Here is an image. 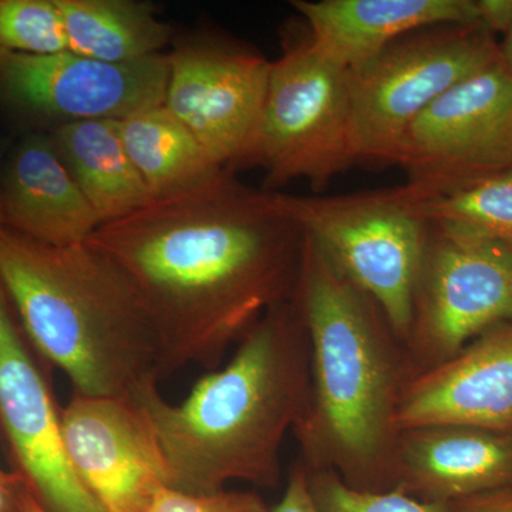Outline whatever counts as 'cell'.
I'll use <instances>...</instances> for the list:
<instances>
[{"label":"cell","instance_id":"cell-1","mask_svg":"<svg viewBox=\"0 0 512 512\" xmlns=\"http://www.w3.org/2000/svg\"><path fill=\"white\" fill-rule=\"evenodd\" d=\"M303 242L279 192L254 190L224 167L101 224L86 244L140 296L163 380L188 365L217 369L269 309L291 299Z\"/></svg>","mask_w":512,"mask_h":512},{"label":"cell","instance_id":"cell-2","mask_svg":"<svg viewBox=\"0 0 512 512\" xmlns=\"http://www.w3.org/2000/svg\"><path fill=\"white\" fill-rule=\"evenodd\" d=\"M293 298L311 350V387L292 433L309 470L356 490H393L400 394L410 376L403 343L367 293L306 237Z\"/></svg>","mask_w":512,"mask_h":512},{"label":"cell","instance_id":"cell-3","mask_svg":"<svg viewBox=\"0 0 512 512\" xmlns=\"http://www.w3.org/2000/svg\"><path fill=\"white\" fill-rule=\"evenodd\" d=\"M309 387L308 333L292 296L269 309L228 365L198 380L183 403H168L158 384L133 400L153 427L171 488L204 495L232 481L278 485L282 444L305 413Z\"/></svg>","mask_w":512,"mask_h":512},{"label":"cell","instance_id":"cell-4","mask_svg":"<svg viewBox=\"0 0 512 512\" xmlns=\"http://www.w3.org/2000/svg\"><path fill=\"white\" fill-rule=\"evenodd\" d=\"M0 284L23 332L74 394L133 400L161 382L160 346L127 276L89 244L52 247L0 227Z\"/></svg>","mask_w":512,"mask_h":512},{"label":"cell","instance_id":"cell-5","mask_svg":"<svg viewBox=\"0 0 512 512\" xmlns=\"http://www.w3.org/2000/svg\"><path fill=\"white\" fill-rule=\"evenodd\" d=\"M423 195L407 183L328 197L279 194L306 237L380 306L403 346L429 229L417 208Z\"/></svg>","mask_w":512,"mask_h":512},{"label":"cell","instance_id":"cell-6","mask_svg":"<svg viewBox=\"0 0 512 512\" xmlns=\"http://www.w3.org/2000/svg\"><path fill=\"white\" fill-rule=\"evenodd\" d=\"M498 43L480 22L427 26L349 70L355 164L393 165L414 119L448 90L497 63Z\"/></svg>","mask_w":512,"mask_h":512},{"label":"cell","instance_id":"cell-7","mask_svg":"<svg viewBox=\"0 0 512 512\" xmlns=\"http://www.w3.org/2000/svg\"><path fill=\"white\" fill-rule=\"evenodd\" d=\"M352 165L349 70L308 37L271 63L254 131L229 170L261 167L269 187L306 180L319 190Z\"/></svg>","mask_w":512,"mask_h":512},{"label":"cell","instance_id":"cell-8","mask_svg":"<svg viewBox=\"0 0 512 512\" xmlns=\"http://www.w3.org/2000/svg\"><path fill=\"white\" fill-rule=\"evenodd\" d=\"M507 322H512V249L463 225L429 221L404 342L412 375L446 362Z\"/></svg>","mask_w":512,"mask_h":512},{"label":"cell","instance_id":"cell-9","mask_svg":"<svg viewBox=\"0 0 512 512\" xmlns=\"http://www.w3.org/2000/svg\"><path fill=\"white\" fill-rule=\"evenodd\" d=\"M393 165L427 197L512 170V74L500 60L417 116L404 131Z\"/></svg>","mask_w":512,"mask_h":512},{"label":"cell","instance_id":"cell-10","mask_svg":"<svg viewBox=\"0 0 512 512\" xmlns=\"http://www.w3.org/2000/svg\"><path fill=\"white\" fill-rule=\"evenodd\" d=\"M0 284V434L13 474L47 512H106L73 470L62 407Z\"/></svg>","mask_w":512,"mask_h":512},{"label":"cell","instance_id":"cell-11","mask_svg":"<svg viewBox=\"0 0 512 512\" xmlns=\"http://www.w3.org/2000/svg\"><path fill=\"white\" fill-rule=\"evenodd\" d=\"M167 82L168 55L106 63L72 52L32 56L0 50V97L59 124L123 120L161 106Z\"/></svg>","mask_w":512,"mask_h":512},{"label":"cell","instance_id":"cell-12","mask_svg":"<svg viewBox=\"0 0 512 512\" xmlns=\"http://www.w3.org/2000/svg\"><path fill=\"white\" fill-rule=\"evenodd\" d=\"M67 457L106 512H147L171 488L153 427L134 400L74 394L62 407Z\"/></svg>","mask_w":512,"mask_h":512},{"label":"cell","instance_id":"cell-13","mask_svg":"<svg viewBox=\"0 0 512 512\" xmlns=\"http://www.w3.org/2000/svg\"><path fill=\"white\" fill-rule=\"evenodd\" d=\"M271 63L228 43L180 46L168 55L165 107L220 167L247 147L264 101Z\"/></svg>","mask_w":512,"mask_h":512},{"label":"cell","instance_id":"cell-14","mask_svg":"<svg viewBox=\"0 0 512 512\" xmlns=\"http://www.w3.org/2000/svg\"><path fill=\"white\" fill-rule=\"evenodd\" d=\"M397 429L466 426L512 430V322L487 330L453 357L404 383Z\"/></svg>","mask_w":512,"mask_h":512},{"label":"cell","instance_id":"cell-15","mask_svg":"<svg viewBox=\"0 0 512 512\" xmlns=\"http://www.w3.org/2000/svg\"><path fill=\"white\" fill-rule=\"evenodd\" d=\"M393 490L426 503H461L512 490V430L424 426L400 431Z\"/></svg>","mask_w":512,"mask_h":512},{"label":"cell","instance_id":"cell-16","mask_svg":"<svg viewBox=\"0 0 512 512\" xmlns=\"http://www.w3.org/2000/svg\"><path fill=\"white\" fill-rule=\"evenodd\" d=\"M292 6L308 25L313 49L346 70L414 30L478 22L476 0H295Z\"/></svg>","mask_w":512,"mask_h":512},{"label":"cell","instance_id":"cell-17","mask_svg":"<svg viewBox=\"0 0 512 512\" xmlns=\"http://www.w3.org/2000/svg\"><path fill=\"white\" fill-rule=\"evenodd\" d=\"M3 218L6 228L52 247L84 244L101 225L49 133L23 137L5 160Z\"/></svg>","mask_w":512,"mask_h":512},{"label":"cell","instance_id":"cell-18","mask_svg":"<svg viewBox=\"0 0 512 512\" xmlns=\"http://www.w3.org/2000/svg\"><path fill=\"white\" fill-rule=\"evenodd\" d=\"M49 136L101 224L156 200L128 156L117 120L63 123Z\"/></svg>","mask_w":512,"mask_h":512},{"label":"cell","instance_id":"cell-19","mask_svg":"<svg viewBox=\"0 0 512 512\" xmlns=\"http://www.w3.org/2000/svg\"><path fill=\"white\" fill-rule=\"evenodd\" d=\"M69 52L106 63L161 55L171 28L151 3L137 0H55Z\"/></svg>","mask_w":512,"mask_h":512},{"label":"cell","instance_id":"cell-20","mask_svg":"<svg viewBox=\"0 0 512 512\" xmlns=\"http://www.w3.org/2000/svg\"><path fill=\"white\" fill-rule=\"evenodd\" d=\"M117 123L128 156L154 198L187 190L224 168L165 104Z\"/></svg>","mask_w":512,"mask_h":512},{"label":"cell","instance_id":"cell-21","mask_svg":"<svg viewBox=\"0 0 512 512\" xmlns=\"http://www.w3.org/2000/svg\"><path fill=\"white\" fill-rule=\"evenodd\" d=\"M417 208L426 220L463 225L512 249V170L451 194L423 195Z\"/></svg>","mask_w":512,"mask_h":512},{"label":"cell","instance_id":"cell-22","mask_svg":"<svg viewBox=\"0 0 512 512\" xmlns=\"http://www.w3.org/2000/svg\"><path fill=\"white\" fill-rule=\"evenodd\" d=\"M0 50L32 56L69 52L55 0H0Z\"/></svg>","mask_w":512,"mask_h":512},{"label":"cell","instance_id":"cell-23","mask_svg":"<svg viewBox=\"0 0 512 512\" xmlns=\"http://www.w3.org/2000/svg\"><path fill=\"white\" fill-rule=\"evenodd\" d=\"M306 474L319 512H467L460 503H426L397 490H356L328 470L306 468Z\"/></svg>","mask_w":512,"mask_h":512},{"label":"cell","instance_id":"cell-24","mask_svg":"<svg viewBox=\"0 0 512 512\" xmlns=\"http://www.w3.org/2000/svg\"><path fill=\"white\" fill-rule=\"evenodd\" d=\"M264 498L254 491L222 490L215 494H188L163 488L147 512H269Z\"/></svg>","mask_w":512,"mask_h":512},{"label":"cell","instance_id":"cell-25","mask_svg":"<svg viewBox=\"0 0 512 512\" xmlns=\"http://www.w3.org/2000/svg\"><path fill=\"white\" fill-rule=\"evenodd\" d=\"M269 512H319L309 490L306 468L301 461L292 468L284 497Z\"/></svg>","mask_w":512,"mask_h":512},{"label":"cell","instance_id":"cell-26","mask_svg":"<svg viewBox=\"0 0 512 512\" xmlns=\"http://www.w3.org/2000/svg\"><path fill=\"white\" fill-rule=\"evenodd\" d=\"M478 22L488 32L497 35L505 33L512 26V0H476Z\"/></svg>","mask_w":512,"mask_h":512},{"label":"cell","instance_id":"cell-27","mask_svg":"<svg viewBox=\"0 0 512 512\" xmlns=\"http://www.w3.org/2000/svg\"><path fill=\"white\" fill-rule=\"evenodd\" d=\"M460 504L467 512H512V490L480 495Z\"/></svg>","mask_w":512,"mask_h":512},{"label":"cell","instance_id":"cell-28","mask_svg":"<svg viewBox=\"0 0 512 512\" xmlns=\"http://www.w3.org/2000/svg\"><path fill=\"white\" fill-rule=\"evenodd\" d=\"M9 511L10 512H47L42 507L28 488L19 483L10 491L9 494Z\"/></svg>","mask_w":512,"mask_h":512},{"label":"cell","instance_id":"cell-29","mask_svg":"<svg viewBox=\"0 0 512 512\" xmlns=\"http://www.w3.org/2000/svg\"><path fill=\"white\" fill-rule=\"evenodd\" d=\"M500 47V62L512 74V26L504 35V40L498 43Z\"/></svg>","mask_w":512,"mask_h":512},{"label":"cell","instance_id":"cell-30","mask_svg":"<svg viewBox=\"0 0 512 512\" xmlns=\"http://www.w3.org/2000/svg\"><path fill=\"white\" fill-rule=\"evenodd\" d=\"M19 483H22V481H20L18 476L0 468V490L10 493Z\"/></svg>","mask_w":512,"mask_h":512},{"label":"cell","instance_id":"cell-31","mask_svg":"<svg viewBox=\"0 0 512 512\" xmlns=\"http://www.w3.org/2000/svg\"><path fill=\"white\" fill-rule=\"evenodd\" d=\"M3 170H5V160H3L2 144H0V227H5V218H3Z\"/></svg>","mask_w":512,"mask_h":512},{"label":"cell","instance_id":"cell-32","mask_svg":"<svg viewBox=\"0 0 512 512\" xmlns=\"http://www.w3.org/2000/svg\"><path fill=\"white\" fill-rule=\"evenodd\" d=\"M9 494L8 491L0 490V512H10Z\"/></svg>","mask_w":512,"mask_h":512}]
</instances>
